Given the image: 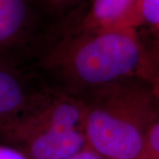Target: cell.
I'll return each mask as SVG.
<instances>
[{
  "mask_svg": "<svg viewBox=\"0 0 159 159\" xmlns=\"http://www.w3.org/2000/svg\"><path fill=\"white\" fill-rule=\"evenodd\" d=\"M149 54L135 28L75 32L58 25L33 63L51 90L80 99L131 77H145Z\"/></svg>",
  "mask_w": 159,
  "mask_h": 159,
  "instance_id": "obj_1",
  "label": "cell"
},
{
  "mask_svg": "<svg viewBox=\"0 0 159 159\" xmlns=\"http://www.w3.org/2000/svg\"><path fill=\"white\" fill-rule=\"evenodd\" d=\"M87 148L102 159H140L159 119V101L148 80L135 76L81 97Z\"/></svg>",
  "mask_w": 159,
  "mask_h": 159,
  "instance_id": "obj_2",
  "label": "cell"
},
{
  "mask_svg": "<svg viewBox=\"0 0 159 159\" xmlns=\"http://www.w3.org/2000/svg\"><path fill=\"white\" fill-rule=\"evenodd\" d=\"M51 25L37 0H0V59L32 66Z\"/></svg>",
  "mask_w": 159,
  "mask_h": 159,
  "instance_id": "obj_3",
  "label": "cell"
},
{
  "mask_svg": "<svg viewBox=\"0 0 159 159\" xmlns=\"http://www.w3.org/2000/svg\"><path fill=\"white\" fill-rule=\"evenodd\" d=\"M53 94L33 66L0 59V127L32 113Z\"/></svg>",
  "mask_w": 159,
  "mask_h": 159,
  "instance_id": "obj_4",
  "label": "cell"
},
{
  "mask_svg": "<svg viewBox=\"0 0 159 159\" xmlns=\"http://www.w3.org/2000/svg\"><path fill=\"white\" fill-rule=\"evenodd\" d=\"M81 100L54 92L32 113L0 127V142L11 148L30 137L56 128H82Z\"/></svg>",
  "mask_w": 159,
  "mask_h": 159,
  "instance_id": "obj_5",
  "label": "cell"
},
{
  "mask_svg": "<svg viewBox=\"0 0 159 159\" xmlns=\"http://www.w3.org/2000/svg\"><path fill=\"white\" fill-rule=\"evenodd\" d=\"M140 0H86L69 14L62 27L75 32H96L138 26Z\"/></svg>",
  "mask_w": 159,
  "mask_h": 159,
  "instance_id": "obj_6",
  "label": "cell"
},
{
  "mask_svg": "<svg viewBox=\"0 0 159 159\" xmlns=\"http://www.w3.org/2000/svg\"><path fill=\"white\" fill-rule=\"evenodd\" d=\"M85 148V135L80 127L46 131L13 147L27 159H65Z\"/></svg>",
  "mask_w": 159,
  "mask_h": 159,
  "instance_id": "obj_7",
  "label": "cell"
},
{
  "mask_svg": "<svg viewBox=\"0 0 159 159\" xmlns=\"http://www.w3.org/2000/svg\"><path fill=\"white\" fill-rule=\"evenodd\" d=\"M86 0H37L40 7L51 23L57 22L78 9Z\"/></svg>",
  "mask_w": 159,
  "mask_h": 159,
  "instance_id": "obj_8",
  "label": "cell"
},
{
  "mask_svg": "<svg viewBox=\"0 0 159 159\" xmlns=\"http://www.w3.org/2000/svg\"><path fill=\"white\" fill-rule=\"evenodd\" d=\"M159 27V0H140L138 26Z\"/></svg>",
  "mask_w": 159,
  "mask_h": 159,
  "instance_id": "obj_9",
  "label": "cell"
},
{
  "mask_svg": "<svg viewBox=\"0 0 159 159\" xmlns=\"http://www.w3.org/2000/svg\"><path fill=\"white\" fill-rule=\"evenodd\" d=\"M0 159H27L17 149L8 145L0 143Z\"/></svg>",
  "mask_w": 159,
  "mask_h": 159,
  "instance_id": "obj_10",
  "label": "cell"
},
{
  "mask_svg": "<svg viewBox=\"0 0 159 159\" xmlns=\"http://www.w3.org/2000/svg\"><path fill=\"white\" fill-rule=\"evenodd\" d=\"M65 159H102L101 157H99L97 154L94 151H92L89 148H85L84 149L80 150L78 153L74 154L73 156L69 157Z\"/></svg>",
  "mask_w": 159,
  "mask_h": 159,
  "instance_id": "obj_11",
  "label": "cell"
}]
</instances>
